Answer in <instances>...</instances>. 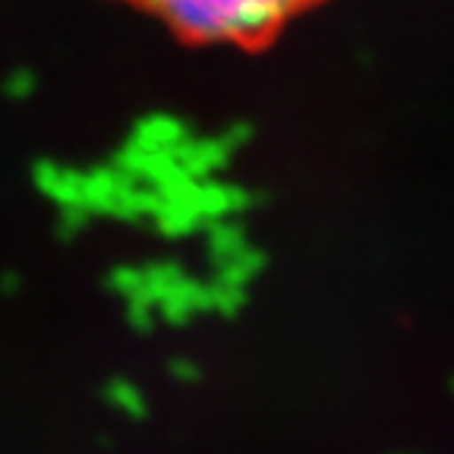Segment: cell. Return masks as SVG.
<instances>
[{"instance_id":"cell-1","label":"cell","mask_w":454,"mask_h":454,"mask_svg":"<svg viewBox=\"0 0 454 454\" xmlns=\"http://www.w3.org/2000/svg\"><path fill=\"white\" fill-rule=\"evenodd\" d=\"M158 20L199 42H253L309 0H139Z\"/></svg>"}]
</instances>
